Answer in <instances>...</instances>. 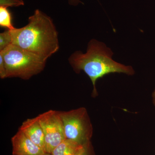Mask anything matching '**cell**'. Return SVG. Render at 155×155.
Wrapping results in <instances>:
<instances>
[{
  "label": "cell",
  "mask_w": 155,
  "mask_h": 155,
  "mask_svg": "<svg viewBox=\"0 0 155 155\" xmlns=\"http://www.w3.org/2000/svg\"><path fill=\"white\" fill-rule=\"evenodd\" d=\"M23 0H0V6L7 7H16L23 5Z\"/></svg>",
  "instance_id": "obj_12"
},
{
  "label": "cell",
  "mask_w": 155,
  "mask_h": 155,
  "mask_svg": "<svg viewBox=\"0 0 155 155\" xmlns=\"http://www.w3.org/2000/svg\"><path fill=\"white\" fill-rule=\"evenodd\" d=\"M0 78L1 79L6 78V67L2 54L0 53Z\"/></svg>",
  "instance_id": "obj_13"
},
{
  "label": "cell",
  "mask_w": 155,
  "mask_h": 155,
  "mask_svg": "<svg viewBox=\"0 0 155 155\" xmlns=\"http://www.w3.org/2000/svg\"><path fill=\"white\" fill-rule=\"evenodd\" d=\"M11 143L12 155H45L46 153L19 130L11 138Z\"/></svg>",
  "instance_id": "obj_6"
},
{
  "label": "cell",
  "mask_w": 155,
  "mask_h": 155,
  "mask_svg": "<svg viewBox=\"0 0 155 155\" xmlns=\"http://www.w3.org/2000/svg\"><path fill=\"white\" fill-rule=\"evenodd\" d=\"M153 103L155 107V89L152 94Z\"/></svg>",
  "instance_id": "obj_15"
},
{
  "label": "cell",
  "mask_w": 155,
  "mask_h": 155,
  "mask_svg": "<svg viewBox=\"0 0 155 155\" xmlns=\"http://www.w3.org/2000/svg\"><path fill=\"white\" fill-rule=\"evenodd\" d=\"M45 135V150L51 154L66 139L60 111L49 110L37 116Z\"/></svg>",
  "instance_id": "obj_5"
},
{
  "label": "cell",
  "mask_w": 155,
  "mask_h": 155,
  "mask_svg": "<svg viewBox=\"0 0 155 155\" xmlns=\"http://www.w3.org/2000/svg\"><path fill=\"white\" fill-rule=\"evenodd\" d=\"M6 67V78L28 80L43 71L47 61L13 44L0 51Z\"/></svg>",
  "instance_id": "obj_3"
},
{
  "label": "cell",
  "mask_w": 155,
  "mask_h": 155,
  "mask_svg": "<svg viewBox=\"0 0 155 155\" xmlns=\"http://www.w3.org/2000/svg\"><path fill=\"white\" fill-rule=\"evenodd\" d=\"M12 44V37L11 30L7 29L0 34V51L5 50Z\"/></svg>",
  "instance_id": "obj_10"
},
{
  "label": "cell",
  "mask_w": 155,
  "mask_h": 155,
  "mask_svg": "<svg viewBox=\"0 0 155 155\" xmlns=\"http://www.w3.org/2000/svg\"><path fill=\"white\" fill-rule=\"evenodd\" d=\"M12 16L8 8L0 6V26L10 30H14L16 28L13 26L12 22Z\"/></svg>",
  "instance_id": "obj_9"
},
{
  "label": "cell",
  "mask_w": 155,
  "mask_h": 155,
  "mask_svg": "<svg viewBox=\"0 0 155 155\" xmlns=\"http://www.w3.org/2000/svg\"><path fill=\"white\" fill-rule=\"evenodd\" d=\"M45 155H51V154L48 153H46Z\"/></svg>",
  "instance_id": "obj_16"
},
{
  "label": "cell",
  "mask_w": 155,
  "mask_h": 155,
  "mask_svg": "<svg viewBox=\"0 0 155 155\" xmlns=\"http://www.w3.org/2000/svg\"><path fill=\"white\" fill-rule=\"evenodd\" d=\"M83 145L73 140L66 139L55 148L51 155H77Z\"/></svg>",
  "instance_id": "obj_8"
},
{
  "label": "cell",
  "mask_w": 155,
  "mask_h": 155,
  "mask_svg": "<svg viewBox=\"0 0 155 155\" xmlns=\"http://www.w3.org/2000/svg\"><path fill=\"white\" fill-rule=\"evenodd\" d=\"M12 44L47 61L59 49L58 33L52 19L37 9L28 23L11 30Z\"/></svg>",
  "instance_id": "obj_1"
},
{
  "label": "cell",
  "mask_w": 155,
  "mask_h": 155,
  "mask_svg": "<svg viewBox=\"0 0 155 155\" xmlns=\"http://www.w3.org/2000/svg\"><path fill=\"white\" fill-rule=\"evenodd\" d=\"M77 155H96L91 142L84 145Z\"/></svg>",
  "instance_id": "obj_11"
},
{
  "label": "cell",
  "mask_w": 155,
  "mask_h": 155,
  "mask_svg": "<svg viewBox=\"0 0 155 155\" xmlns=\"http://www.w3.org/2000/svg\"><path fill=\"white\" fill-rule=\"evenodd\" d=\"M60 112L66 139L81 145L91 141L93 129L86 108L81 107Z\"/></svg>",
  "instance_id": "obj_4"
},
{
  "label": "cell",
  "mask_w": 155,
  "mask_h": 155,
  "mask_svg": "<svg viewBox=\"0 0 155 155\" xmlns=\"http://www.w3.org/2000/svg\"><path fill=\"white\" fill-rule=\"evenodd\" d=\"M68 3L70 5L73 6H76L79 3H81L79 0H67Z\"/></svg>",
  "instance_id": "obj_14"
},
{
  "label": "cell",
  "mask_w": 155,
  "mask_h": 155,
  "mask_svg": "<svg viewBox=\"0 0 155 155\" xmlns=\"http://www.w3.org/2000/svg\"><path fill=\"white\" fill-rule=\"evenodd\" d=\"M19 130L22 131L31 141L45 150L44 133L37 116L25 120L22 122Z\"/></svg>",
  "instance_id": "obj_7"
},
{
  "label": "cell",
  "mask_w": 155,
  "mask_h": 155,
  "mask_svg": "<svg viewBox=\"0 0 155 155\" xmlns=\"http://www.w3.org/2000/svg\"><path fill=\"white\" fill-rule=\"evenodd\" d=\"M114 54L104 43L92 39L89 42L86 52L76 51L71 55L69 62L73 70L79 73L83 71L89 77L93 86L92 96L98 95L97 80L110 73H122L132 75L135 73L132 67L117 63L112 58Z\"/></svg>",
  "instance_id": "obj_2"
}]
</instances>
